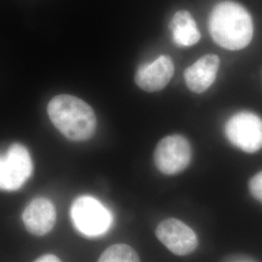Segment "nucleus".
Listing matches in <instances>:
<instances>
[{"mask_svg": "<svg viewBox=\"0 0 262 262\" xmlns=\"http://www.w3.org/2000/svg\"><path fill=\"white\" fill-rule=\"evenodd\" d=\"M156 234L171 253L180 256L193 253L198 246L196 233L177 219L161 222L157 227Z\"/></svg>", "mask_w": 262, "mask_h": 262, "instance_id": "obj_7", "label": "nucleus"}, {"mask_svg": "<svg viewBox=\"0 0 262 262\" xmlns=\"http://www.w3.org/2000/svg\"><path fill=\"white\" fill-rule=\"evenodd\" d=\"M225 136L236 148L256 152L262 148V119L254 113H237L225 123Z\"/></svg>", "mask_w": 262, "mask_h": 262, "instance_id": "obj_5", "label": "nucleus"}, {"mask_svg": "<svg viewBox=\"0 0 262 262\" xmlns=\"http://www.w3.org/2000/svg\"><path fill=\"white\" fill-rule=\"evenodd\" d=\"M48 115L67 139L82 142L91 139L96 129V116L84 100L69 94L55 96L48 104Z\"/></svg>", "mask_w": 262, "mask_h": 262, "instance_id": "obj_2", "label": "nucleus"}, {"mask_svg": "<svg viewBox=\"0 0 262 262\" xmlns=\"http://www.w3.org/2000/svg\"><path fill=\"white\" fill-rule=\"evenodd\" d=\"M191 155V147L187 138L175 134L159 141L154 154V160L162 174L177 175L189 165Z\"/></svg>", "mask_w": 262, "mask_h": 262, "instance_id": "obj_6", "label": "nucleus"}, {"mask_svg": "<svg viewBox=\"0 0 262 262\" xmlns=\"http://www.w3.org/2000/svg\"><path fill=\"white\" fill-rule=\"evenodd\" d=\"M220 68V57L208 54L200 57L184 73L187 86L195 94H202L214 84Z\"/></svg>", "mask_w": 262, "mask_h": 262, "instance_id": "obj_10", "label": "nucleus"}, {"mask_svg": "<svg viewBox=\"0 0 262 262\" xmlns=\"http://www.w3.org/2000/svg\"><path fill=\"white\" fill-rule=\"evenodd\" d=\"M208 28L215 43L229 51L242 50L253 39L251 14L233 1H224L215 5L210 14Z\"/></svg>", "mask_w": 262, "mask_h": 262, "instance_id": "obj_1", "label": "nucleus"}, {"mask_svg": "<svg viewBox=\"0 0 262 262\" xmlns=\"http://www.w3.org/2000/svg\"><path fill=\"white\" fill-rule=\"evenodd\" d=\"M70 215L76 229L88 237L104 234L112 225L109 210L92 196L78 197L71 206Z\"/></svg>", "mask_w": 262, "mask_h": 262, "instance_id": "obj_3", "label": "nucleus"}, {"mask_svg": "<svg viewBox=\"0 0 262 262\" xmlns=\"http://www.w3.org/2000/svg\"><path fill=\"white\" fill-rule=\"evenodd\" d=\"M32 160L28 149L14 143L0 154V189L14 191L23 187L32 174Z\"/></svg>", "mask_w": 262, "mask_h": 262, "instance_id": "obj_4", "label": "nucleus"}, {"mask_svg": "<svg viewBox=\"0 0 262 262\" xmlns=\"http://www.w3.org/2000/svg\"><path fill=\"white\" fill-rule=\"evenodd\" d=\"M249 189L253 198L262 203V171L250 180Z\"/></svg>", "mask_w": 262, "mask_h": 262, "instance_id": "obj_13", "label": "nucleus"}, {"mask_svg": "<svg viewBox=\"0 0 262 262\" xmlns=\"http://www.w3.org/2000/svg\"><path fill=\"white\" fill-rule=\"evenodd\" d=\"M56 219V207L45 197L33 199L23 213V222L27 230L35 236L48 234L55 226Z\"/></svg>", "mask_w": 262, "mask_h": 262, "instance_id": "obj_9", "label": "nucleus"}, {"mask_svg": "<svg viewBox=\"0 0 262 262\" xmlns=\"http://www.w3.org/2000/svg\"><path fill=\"white\" fill-rule=\"evenodd\" d=\"M175 66L168 56H160L150 63L141 66L135 74V83L141 90L156 93L163 90L174 75Z\"/></svg>", "mask_w": 262, "mask_h": 262, "instance_id": "obj_8", "label": "nucleus"}, {"mask_svg": "<svg viewBox=\"0 0 262 262\" xmlns=\"http://www.w3.org/2000/svg\"><path fill=\"white\" fill-rule=\"evenodd\" d=\"M34 262H61V260L54 254H45L40 256Z\"/></svg>", "mask_w": 262, "mask_h": 262, "instance_id": "obj_14", "label": "nucleus"}, {"mask_svg": "<svg viewBox=\"0 0 262 262\" xmlns=\"http://www.w3.org/2000/svg\"><path fill=\"white\" fill-rule=\"evenodd\" d=\"M97 262H140V258L130 246L116 244L105 250Z\"/></svg>", "mask_w": 262, "mask_h": 262, "instance_id": "obj_12", "label": "nucleus"}, {"mask_svg": "<svg viewBox=\"0 0 262 262\" xmlns=\"http://www.w3.org/2000/svg\"><path fill=\"white\" fill-rule=\"evenodd\" d=\"M170 30L174 43L180 47H191L201 37L195 20L186 10L175 13L170 23Z\"/></svg>", "mask_w": 262, "mask_h": 262, "instance_id": "obj_11", "label": "nucleus"}]
</instances>
